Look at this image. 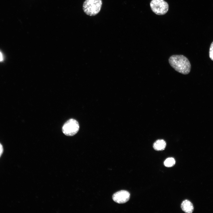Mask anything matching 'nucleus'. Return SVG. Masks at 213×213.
Masks as SVG:
<instances>
[{
    "label": "nucleus",
    "mask_w": 213,
    "mask_h": 213,
    "mask_svg": "<svg viewBox=\"0 0 213 213\" xmlns=\"http://www.w3.org/2000/svg\"><path fill=\"white\" fill-rule=\"evenodd\" d=\"M170 66L176 71L183 75L190 72L191 66L188 59L182 55H173L169 58Z\"/></svg>",
    "instance_id": "1"
},
{
    "label": "nucleus",
    "mask_w": 213,
    "mask_h": 213,
    "mask_svg": "<svg viewBox=\"0 0 213 213\" xmlns=\"http://www.w3.org/2000/svg\"><path fill=\"white\" fill-rule=\"evenodd\" d=\"M102 3V0H85L83 4V11L89 16L96 15L100 11Z\"/></svg>",
    "instance_id": "2"
},
{
    "label": "nucleus",
    "mask_w": 213,
    "mask_h": 213,
    "mask_svg": "<svg viewBox=\"0 0 213 213\" xmlns=\"http://www.w3.org/2000/svg\"><path fill=\"white\" fill-rule=\"evenodd\" d=\"M150 5L152 11L158 15L165 14L169 9L168 4L164 0H152Z\"/></svg>",
    "instance_id": "3"
},
{
    "label": "nucleus",
    "mask_w": 213,
    "mask_h": 213,
    "mask_svg": "<svg viewBox=\"0 0 213 213\" xmlns=\"http://www.w3.org/2000/svg\"><path fill=\"white\" fill-rule=\"evenodd\" d=\"M79 129L78 122L76 120L71 119L66 122L62 128L63 133L68 136H72L77 133Z\"/></svg>",
    "instance_id": "4"
},
{
    "label": "nucleus",
    "mask_w": 213,
    "mask_h": 213,
    "mask_svg": "<svg viewBox=\"0 0 213 213\" xmlns=\"http://www.w3.org/2000/svg\"><path fill=\"white\" fill-rule=\"evenodd\" d=\"M130 196V193L128 191L121 190L114 193L112 196V199L117 203L123 204L129 200Z\"/></svg>",
    "instance_id": "5"
},
{
    "label": "nucleus",
    "mask_w": 213,
    "mask_h": 213,
    "mask_svg": "<svg viewBox=\"0 0 213 213\" xmlns=\"http://www.w3.org/2000/svg\"><path fill=\"white\" fill-rule=\"evenodd\" d=\"M182 210L187 213H191L194 210V207L192 203L189 200L186 199L184 200L181 205Z\"/></svg>",
    "instance_id": "6"
},
{
    "label": "nucleus",
    "mask_w": 213,
    "mask_h": 213,
    "mask_svg": "<svg viewBox=\"0 0 213 213\" xmlns=\"http://www.w3.org/2000/svg\"><path fill=\"white\" fill-rule=\"evenodd\" d=\"M166 146L165 141L163 140H158L154 143L153 147L157 151H162L164 149Z\"/></svg>",
    "instance_id": "7"
},
{
    "label": "nucleus",
    "mask_w": 213,
    "mask_h": 213,
    "mask_svg": "<svg viewBox=\"0 0 213 213\" xmlns=\"http://www.w3.org/2000/svg\"><path fill=\"white\" fill-rule=\"evenodd\" d=\"M175 163V161L174 159L172 157H170L165 159L164 164L165 167H169L173 166Z\"/></svg>",
    "instance_id": "8"
},
{
    "label": "nucleus",
    "mask_w": 213,
    "mask_h": 213,
    "mask_svg": "<svg viewBox=\"0 0 213 213\" xmlns=\"http://www.w3.org/2000/svg\"><path fill=\"white\" fill-rule=\"evenodd\" d=\"M209 56L211 59L213 61V41L211 43L210 47Z\"/></svg>",
    "instance_id": "9"
},
{
    "label": "nucleus",
    "mask_w": 213,
    "mask_h": 213,
    "mask_svg": "<svg viewBox=\"0 0 213 213\" xmlns=\"http://www.w3.org/2000/svg\"><path fill=\"white\" fill-rule=\"evenodd\" d=\"M4 60V56L2 52L0 51V62Z\"/></svg>",
    "instance_id": "10"
},
{
    "label": "nucleus",
    "mask_w": 213,
    "mask_h": 213,
    "mask_svg": "<svg viewBox=\"0 0 213 213\" xmlns=\"http://www.w3.org/2000/svg\"><path fill=\"white\" fill-rule=\"evenodd\" d=\"M3 148L2 145L0 143V157L1 155L3 152Z\"/></svg>",
    "instance_id": "11"
}]
</instances>
